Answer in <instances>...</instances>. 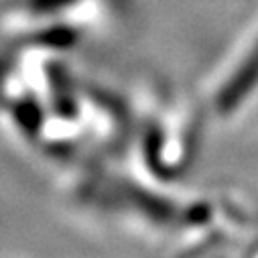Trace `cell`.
Returning <instances> with one entry per match:
<instances>
[{"label":"cell","mask_w":258,"mask_h":258,"mask_svg":"<svg viewBox=\"0 0 258 258\" xmlns=\"http://www.w3.org/2000/svg\"><path fill=\"white\" fill-rule=\"evenodd\" d=\"M43 39L47 45H53V47H68L76 41V33L70 27H55V29H49Z\"/></svg>","instance_id":"cell-2"},{"label":"cell","mask_w":258,"mask_h":258,"mask_svg":"<svg viewBox=\"0 0 258 258\" xmlns=\"http://www.w3.org/2000/svg\"><path fill=\"white\" fill-rule=\"evenodd\" d=\"M15 118L19 122V126L29 137H35L39 133V128H41V122H43V112H41L37 102L23 100L15 106Z\"/></svg>","instance_id":"cell-1"},{"label":"cell","mask_w":258,"mask_h":258,"mask_svg":"<svg viewBox=\"0 0 258 258\" xmlns=\"http://www.w3.org/2000/svg\"><path fill=\"white\" fill-rule=\"evenodd\" d=\"M76 0H31V5L35 11H41V13H49V11H59L63 7H70L74 5Z\"/></svg>","instance_id":"cell-3"}]
</instances>
